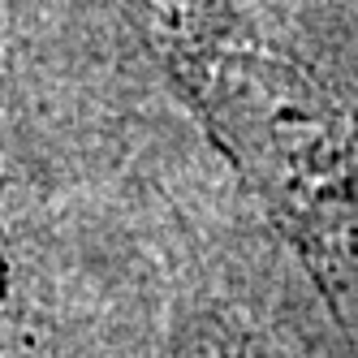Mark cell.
I'll return each instance as SVG.
<instances>
[{"mask_svg":"<svg viewBox=\"0 0 358 358\" xmlns=\"http://www.w3.org/2000/svg\"><path fill=\"white\" fill-rule=\"evenodd\" d=\"M212 358H220V354H212Z\"/></svg>","mask_w":358,"mask_h":358,"instance_id":"cell-1","label":"cell"}]
</instances>
